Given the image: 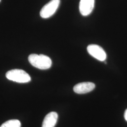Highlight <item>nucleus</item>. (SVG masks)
I'll list each match as a JSON object with an SVG mask.
<instances>
[{
  "label": "nucleus",
  "instance_id": "nucleus-1",
  "mask_svg": "<svg viewBox=\"0 0 127 127\" xmlns=\"http://www.w3.org/2000/svg\"><path fill=\"white\" fill-rule=\"evenodd\" d=\"M28 61L33 66L41 70L49 69L52 65L51 59L44 55H30L28 57Z\"/></svg>",
  "mask_w": 127,
  "mask_h": 127
},
{
  "label": "nucleus",
  "instance_id": "nucleus-2",
  "mask_svg": "<svg viewBox=\"0 0 127 127\" xmlns=\"http://www.w3.org/2000/svg\"><path fill=\"white\" fill-rule=\"evenodd\" d=\"M6 77L9 80L18 83H27L31 81L30 75L21 69H13L9 71L6 74Z\"/></svg>",
  "mask_w": 127,
  "mask_h": 127
},
{
  "label": "nucleus",
  "instance_id": "nucleus-3",
  "mask_svg": "<svg viewBox=\"0 0 127 127\" xmlns=\"http://www.w3.org/2000/svg\"><path fill=\"white\" fill-rule=\"evenodd\" d=\"M60 0H51L45 5L40 11V16L43 18H50L54 14L59 7Z\"/></svg>",
  "mask_w": 127,
  "mask_h": 127
},
{
  "label": "nucleus",
  "instance_id": "nucleus-4",
  "mask_svg": "<svg viewBox=\"0 0 127 127\" xmlns=\"http://www.w3.org/2000/svg\"><path fill=\"white\" fill-rule=\"evenodd\" d=\"M88 53L95 59L104 61L106 59V54L103 49L96 44H91L87 47Z\"/></svg>",
  "mask_w": 127,
  "mask_h": 127
},
{
  "label": "nucleus",
  "instance_id": "nucleus-5",
  "mask_svg": "<svg viewBox=\"0 0 127 127\" xmlns=\"http://www.w3.org/2000/svg\"><path fill=\"white\" fill-rule=\"evenodd\" d=\"M95 0H81L79 10L83 16H87L92 12L94 8Z\"/></svg>",
  "mask_w": 127,
  "mask_h": 127
},
{
  "label": "nucleus",
  "instance_id": "nucleus-6",
  "mask_svg": "<svg viewBox=\"0 0 127 127\" xmlns=\"http://www.w3.org/2000/svg\"><path fill=\"white\" fill-rule=\"evenodd\" d=\"M95 88L94 83L91 82H83L77 84L73 87V91L77 94H85L93 91Z\"/></svg>",
  "mask_w": 127,
  "mask_h": 127
},
{
  "label": "nucleus",
  "instance_id": "nucleus-7",
  "mask_svg": "<svg viewBox=\"0 0 127 127\" xmlns=\"http://www.w3.org/2000/svg\"><path fill=\"white\" fill-rule=\"evenodd\" d=\"M58 119V114L55 112L48 114L44 119L42 127H54Z\"/></svg>",
  "mask_w": 127,
  "mask_h": 127
},
{
  "label": "nucleus",
  "instance_id": "nucleus-8",
  "mask_svg": "<svg viewBox=\"0 0 127 127\" xmlns=\"http://www.w3.org/2000/svg\"><path fill=\"white\" fill-rule=\"evenodd\" d=\"M0 127H21V123L18 120H10L3 123Z\"/></svg>",
  "mask_w": 127,
  "mask_h": 127
},
{
  "label": "nucleus",
  "instance_id": "nucleus-9",
  "mask_svg": "<svg viewBox=\"0 0 127 127\" xmlns=\"http://www.w3.org/2000/svg\"><path fill=\"white\" fill-rule=\"evenodd\" d=\"M124 118L125 120L127 122V109L126 110L125 113H124Z\"/></svg>",
  "mask_w": 127,
  "mask_h": 127
},
{
  "label": "nucleus",
  "instance_id": "nucleus-10",
  "mask_svg": "<svg viewBox=\"0 0 127 127\" xmlns=\"http://www.w3.org/2000/svg\"><path fill=\"white\" fill-rule=\"evenodd\" d=\"M0 1H1V0H0Z\"/></svg>",
  "mask_w": 127,
  "mask_h": 127
}]
</instances>
